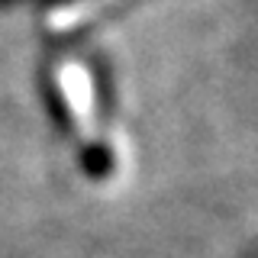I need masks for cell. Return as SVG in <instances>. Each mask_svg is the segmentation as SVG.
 <instances>
[{"label": "cell", "instance_id": "obj_1", "mask_svg": "<svg viewBox=\"0 0 258 258\" xmlns=\"http://www.w3.org/2000/svg\"><path fill=\"white\" fill-rule=\"evenodd\" d=\"M48 87L55 97V110L81 152L87 174L107 177L113 171V145H110V110L107 84L87 61H58L48 75Z\"/></svg>", "mask_w": 258, "mask_h": 258}]
</instances>
